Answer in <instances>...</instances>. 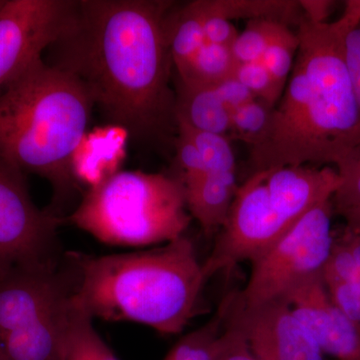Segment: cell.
I'll list each match as a JSON object with an SVG mask.
<instances>
[{
	"mask_svg": "<svg viewBox=\"0 0 360 360\" xmlns=\"http://www.w3.org/2000/svg\"><path fill=\"white\" fill-rule=\"evenodd\" d=\"M59 221L34 205L26 174L0 160V277L18 267L53 262Z\"/></svg>",
	"mask_w": 360,
	"mask_h": 360,
	"instance_id": "obj_8",
	"label": "cell"
},
{
	"mask_svg": "<svg viewBox=\"0 0 360 360\" xmlns=\"http://www.w3.org/2000/svg\"><path fill=\"white\" fill-rule=\"evenodd\" d=\"M191 215L177 176L123 170L89 187L68 220L97 240L142 248L184 236Z\"/></svg>",
	"mask_w": 360,
	"mask_h": 360,
	"instance_id": "obj_6",
	"label": "cell"
},
{
	"mask_svg": "<svg viewBox=\"0 0 360 360\" xmlns=\"http://www.w3.org/2000/svg\"><path fill=\"white\" fill-rule=\"evenodd\" d=\"M175 160L179 167V175L184 186L198 180L206 174L205 163L195 144L186 132L177 127L176 139L174 141Z\"/></svg>",
	"mask_w": 360,
	"mask_h": 360,
	"instance_id": "obj_27",
	"label": "cell"
},
{
	"mask_svg": "<svg viewBox=\"0 0 360 360\" xmlns=\"http://www.w3.org/2000/svg\"><path fill=\"white\" fill-rule=\"evenodd\" d=\"M203 15L234 20H269L288 25L300 23L303 14L295 0H195Z\"/></svg>",
	"mask_w": 360,
	"mask_h": 360,
	"instance_id": "obj_17",
	"label": "cell"
},
{
	"mask_svg": "<svg viewBox=\"0 0 360 360\" xmlns=\"http://www.w3.org/2000/svg\"><path fill=\"white\" fill-rule=\"evenodd\" d=\"M298 4L304 20L314 25L328 22L326 20L335 6V1L331 0H300Z\"/></svg>",
	"mask_w": 360,
	"mask_h": 360,
	"instance_id": "obj_32",
	"label": "cell"
},
{
	"mask_svg": "<svg viewBox=\"0 0 360 360\" xmlns=\"http://www.w3.org/2000/svg\"><path fill=\"white\" fill-rule=\"evenodd\" d=\"M285 300L324 354L360 360V330L333 302L322 274L300 284Z\"/></svg>",
	"mask_w": 360,
	"mask_h": 360,
	"instance_id": "obj_12",
	"label": "cell"
},
{
	"mask_svg": "<svg viewBox=\"0 0 360 360\" xmlns=\"http://www.w3.org/2000/svg\"><path fill=\"white\" fill-rule=\"evenodd\" d=\"M94 108L79 80L39 59L0 92V160L46 179L54 200H68Z\"/></svg>",
	"mask_w": 360,
	"mask_h": 360,
	"instance_id": "obj_4",
	"label": "cell"
},
{
	"mask_svg": "<svg viewBox=\"0 0 360 360\" xmlns=\"http://www.w3.org/2000/svg\"><path fill=\"white\" fill-rule=\"evenodd\" d=\"M300 49L269 129L250 148L252 172L281 167H338L360 146V111L335 22L298 25Z\"/></svg>",
	"mask_w": 360,
	"mask_h": 360,
	"instance_id": "obj_2",
	"label": "cell"
},
{
	"mask_svg": "<svg viewBox=\"0 0 360 360\" xmlns=\"http://www.w3.org/2000/svg\"><path fill=\"white\" fill-rule=\"evenodd\" d=\"M343 58L360 111V22L343 35Z\"/></svg>",
	"mask_w": 360,
	"mask_h": 360,
	"instance_id": "obj_28",
	"label": "cell"
},
{
	"mask_svg": "<svg viewBox=\"0 0 360 360\" xmlns=\"http://www.w3.org/2000/svg\"><path fill=\"white\" fill-rule=\"evenodd\" d=\"M203 18H205L203 32H205V41L207 44L231 49L232 44L236 41L238 35V32L236 30V26L232 25L231 21L219 18V16L203 15Z\"/></svg>",
	"mask_w": 360,
	"mask_h": 360,
	"instance_id": "obj_30",
	"label": "cell"
},
{
	"mask_svg": "<svg viewBox=\"0 0 360 360\" xmlns=\"http://www.w3.org/2000/svg\"><path fill=\"white\" fill-rule=\"evenodd\" d=\"M227 326L243 335L258 360H326L285 300L245 307L234 297L224 307Z\"/></svg>",
	"mask_w": 360,
	"mask_h": 360,
	"instance_id": "obj_10",
	"label": "cell"
},
{
	"mask_svg": "<svg viewBox=\"0 0 360 360\" xmlns=\"http://www.w3.org/2000/svg\"><path fill=\"white\" fill-rule=\"evenodd\" d=\"M167 0H77L49 65L82 82L104 120L143 143L177 134Z\"/></svg>",
	"mask_w": 360,
	"mask_h": 360,
	"instance_id": "obj_1",
	"label": "cell"
},
{
	"mask_svg": "<svg viewBox=\"0 0 360 360\" xmlns=\"http://www.w3.org/2000/svg\"><path fill=\"white\" fill-rule=\"evenodd\" d=\"M360 22V0H347L345 2V11L335 23L341 30L347 32Z\"/></svg>",
	"mask_w": 360,
	"mask_h": 360,
	"instance_id": "obj_33",
	"label": "cell"
},
{
	"mask_svg": "<svg viewBox=\"0 0 360 360\" xmlns=\"http://www.w3.org/2000/svg\"><path fill=\"white\" fill-rule=\"evenodd\" d=\"M322 278L326 285L336 283L360 286V233L345 227L340 238L335 236L333 250Z\"/></svg>",
	"mask_w": 360,
	"mask_h": 360,
	"instance_id": "obj_20",
	"label": "cell"
},
{
	"mask_svg": "<svg viewBox=\"0 0 360 360\" xmlns=\"http://www.w3.org/2000/svg\"><path fill=\"white\" fill-rule=\"evenodd\" d=\"M73 288L54 262L18 267L0 277V338L51 311Z\"/></svg>",
	"mask_w": 360,
	"mask_h": 360,
	"instance_id": "obj_11",
	"label": "cell"
},
{
	"mask_svg": "<svg viewBox=\"0 0 360 360\" xmlns=\"http://www.w3.org/2000/svg\"><path fill=\"white\" fill-rule=\"evenodd\" d=\"M222 316L219 315L202 328L182 338L163 360H219L229 341L226 328L220 331Z\"/></svg>",
	"mask_w": 360,
	"mask_h": 360,
	"instance_id": "obj_19",
	"label": "cell"
},
{
	"mask_svg": "<svg viewBox=\"0 0 360 360\" xmlns=\"http://www.w3.org/2000/svg\"><path fill=\"white\" fill-rule=\"evenodd\" d=\"M233 77L245 85L255 98L264 101L271 108H276L283 96V91L276 86L262 61L238 65Z\"/></svg>",
	"mask_w": 360,
	"mask_h": 360,
	"instance_id": "obj_25",
	"label": "cell"
},
{
	"mask_svg": "<svg viewBox=\"0 0 360 360\" xmlns=\"http://www.w3.org/2000/svg\"><path fill=\"white\" fill-rule=\"evenodd\" d=\"M340 177L333 167L259 170L238 187L224 226L202 262L206 281L240 262L252 264L303 215L333 200Z\"/></svg>",
	"mask_w": 360,
	"mask_h": 360,
	"instance_id": "obj_5",
	"label": "cell"
},
{
	"mask_svg": "<svg viewBox=\"0 0 360 360\" xmlns=\"http://www.w3.org/2000/svg\"><path fill=\"white\" fill-rule=\"evenodd\" d=\"M236 175L208 172L184 186L189 214L206 236L217 234L224 226L238 191Z\"/></svg>",
	"mask_w": 360,
	"mask_h": 360,
	"instance_id": "obj_14",
	"label": "cell"
},
{
	"mask_svg": "<svg viewBox=\"0 0 360 360\" xmlns=\"http://www.w3.org/2000/svg\"><path fill=\"white\" fill-rule=\"evenodd\" d=\"M340 213L347 220L348 229L360 233V205L347 208Z\"/></svg>",
	"mask_w": 360,
	"mask_h": 360,
	"instance_id": "obj_34",
	"label": "cell"
},
{
	"mask_svg": "<svg viewBox=\"0 0 360 360\" xmlns=\"http://www.w3.org/2000/svg\"><path fill=\"white\" fill-rule=\"evenodd\" d=\"M75 304L92 319L136 322L161 335L181 333L200 309L202 262L186 234L153 250L118 255L71 253Z\"/></svg>",
	"mask_w": 360,
	"mask_h": 360,
	"instance_id": "obj_3",
	"label": "cell"
},
{
	"mask_svg": "<svg viewBox=\"0 0 360 360\" xmlns=\"http://www.w3.org/2000/svg\"><path fill=\"white\" fill-rule=\"evenodd\" d=\"M236 66L231 49L205 42L188 68L177 77V82L188 86H214L233 77Z\"/></svg>",
	"mask_w": 360,
	"mask_h": 360,
	"instance_id": "obj_18",
	"label": "cell"
},
{
	"mask_svg": "<svg viewBox=\"0 0 360 360\" xmlns=\"http://www.w3.org/2000/svg\"><path fill=\"white\" fill-rule=\"evenodd\" d=\"M333 200L315 206L251 264L245 288L234 300L245 307L285 300L291 291L321 276L335 243Z\"/></svg>",
	"mask_w": 360,
	"mask_h": 360,
	"instance_id": "obj_7",
	"label": "cell"
},
{
	"mask_svg": "<svg viewBox=\"0 0 360 360\" xmlns=\"http://www.w3.org/2000/svg\"><path fill=\"white\" fill-rule=\"evenodd\" d=\"M0 360H9L8 357H7L6 349H4L1 338H0Z\"/></svg>",
	"mask_w": 360,
	"mask_h": 360,
	"instance_id": "obj_35",
	"label": "cell"
},
{
	"mask_svg": "<svg viewBox=\"0 0 360 360\" xmlns=\"http://www.w3.org/2000/svg\"><path fill=\"white\" fill-rule=\"evenodd\" d=\"M214 87L231 115L241 106L257 99L250 94V90L246 89L245 85L241 84L234 77L220 82L219 84L214 85Z\"/></svg>",
	"mask_w": 360,
	"mask_h": 360,
	"instance_id": "obj_31",
	"label": "cell"
},
{
	"mask_svg": "<svg viewBox=\"0 0 360 360\" xmlns=\"http://www.w3.org/2000/svg\"><path fill=\"white\" fill-rule=\"evenodd\" d=\"M176 120L193 129L229 136L231 115L214 86L176 82Z\"/></svg>",
	"mask_w": 360,
	"mask_h": 360,
	"instance_id": "obj_15",
	"label": "cell"
},
{
	"mask_svg": "<svg viewBox=\"0 0 360 360\" xmlns=\"http://www.w3.org/2000/svg\"><path fill=\"white\" fill-rule=\"evenodd\" d=\"M281 25L283 23L269 20H248L231 46L236 63L262 61L265 49Z\"/></svg>",
	"mask_w": 360,
	"mask_h": 360,
	"instance_id": "obj_24",
	"label": "cell"
},
{
	"mask_svg": "<svg viewBox=\"0 0 360 360\" xmlns=\"http://www.w3.org/2000/svg\"><path fill=\"white\" fill-rule=\"evenodd\" d=\"M174 6L165 18V33L172 56L174 70L181 75L193 63L196 54L205 44L203 22L195 0L174 11Z\"/></svg>",
	"mask_w": 360,
	"mask_h": 360,
	"instance_id": "obj_16",
	"label": "cell"
},
{
	"mask_svg": "<svg viewBox=\"0 0 360 360\" xmlns=\"http://www.w3.org/2000/svg\"><path fill=\"white\" fill-rule=\"evenodd\" d=\"M272 110L274 108L258 99L241 106L231 115L229 139L245 142L250 148L257 146L269 129Z\"/></svg>",
	"mask_w": 360,
	"mask_h": 360,
	"instance_id": "obj_23",
	"label": "cell"
},
{
	"mask_svg": "<svg viewBox=\"0 0 360 360\" xmlns=\"http://www.w3.org/2000/svg\"><path fill=\"white\" fill-rule=\"evenodd\" d=\"M77 0H0V92L65 32Z\"/></svg>",
	"mask_w": 360,
	"mask_h": 360,
	"instance_id": "obj_9",
	"label": "cell"
},
{
	"mask_svg": "<svg viewBox=\"0 0 360 360\" xmlns=\"http://www.w3.org/2000/svg\"><path fill=\"white\" fill-rule=\"evenodd\" d=\"M78 309L80 310V328L89 360H120L94 329V319L79 307Z\"/></svg>",
	"mask_w": 360,
	"mask_h": 360,
	"instance_id": "obj_29",
	"label": "cell"
},
{
	"mask_svg": "<svg viewBox=\"0 0 360 360\" xmlns=\"http://www.w3.org/2000/svg\"><path fill=\"white\" fill-rule=\"evenodd\" d=\"M341 184L333 198L338 213L360 205V146L336 167Z\"/></svg>",
	"mask_w": 360,
	"mask_h": 360,
	"instance_id": "obj_26",
	"label": "cell"
},
{
	"mask_svg": "<svg viewBox=\"0 0 360 360\" xmlns=\"http://www.w3.org/2000/svg\"><path fill=\"white\" fill-rule=\"evenodd\" d=\"M73 316L71 293L37 321L1 338L7 357L9 360H66Z\"/></svg>",
	"mask_w": 360,
	"mask_h": 360,
	"instance_id": "obj_13",
	"label": "cell"
},
{
	"mask_svg": "<svg viewBox=\"0 0 360 360\" xmlns=\"http://www.w3.org/2000/svg\"><path fill=\"white\" fill-rule=\"evenodd\" d=\"M176 123L177 127L186 132L200 151L206 174H236V158L229 136L193 129L179 120Z\"/></svg>",
	"mask_w": 360,
	"mask_h": 360,
	"instance_id": "obj_21",
	"label": "cell"
},
{
	"mask_svg": "<svg viewBox=\"0 0 360 360\" xmlns=\"http://www.w3.org/2000/svg\"><path fill=\"white\" fill-rule=\"evenodd\" d=\"M298 49L297 33L293 32L288 25H281L265 49L262 63L281 91L283 92L288 84Z\"/></svg>",
	"mask_w": 360,
	"mask_h": 360,
	"instance_id": "obj_22",
	"label": "cell"
}]
</instances>
